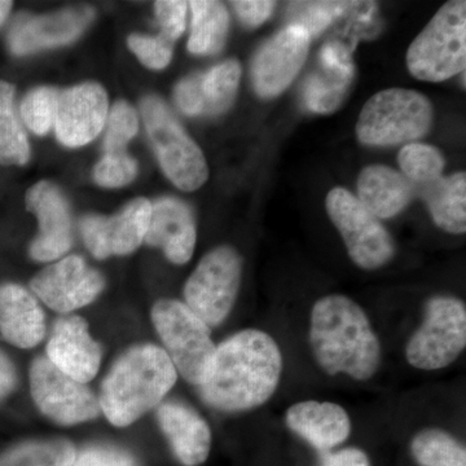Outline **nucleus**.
I'll return each instance as SVG.
<instances>
[{"label": "nucleus", "instance_id": "1", "mask_svg": "<svg viewBox=\"0 0 466 466\" xmlns=\"http://www.w3.org/2000/svg\"><path fill=\"white\" fill-rule=\"evenodd\" d=\"M284 370L280 346L271 334L244 329L217 346L202 400L223 412H244L274 397Z\"/></svg>", "mask_w": 466, "mask_h": 466}, {"label": "nucleus", "instance_id": "2", "mask_svg": "<svg viewBox=\"0 0 466 466\" xmlns=\"http://www.w3.org/2000/svg\"><path fill=\"white\" fill-rule=\"evenodd\" d=\"M309 348L328 376L368 381L381 367V341L366 311L343 294H328L312 306Z\"/></svg>", "mask_w": 466, "mask_h": 466}, {"label": "nucleus", "instance_id": "3", "mask_svg": "<svg viewBox=\"0 0 466 466\" xmlns=\"http://www.w3.org/2000/svg\"><path fill=\"white\" fill-rule=\"evenodd\" d=\"M177 372L164 349L144 343L128 349L101 383L99 403L110 424L125 428L157 407Z\"/></svg>", "mask_w": 466, "mask_h": 466}, {"label": "nucleus", "instance_id": "4", "mask_svg": "<svg viewBox=\"0 0 466 466\" xmlns=\"http://www.w3.org/2000/svg\"><path fill=\"white\" fill-rule=\"evenodd\" d=\"M152 321L177 372L187 382L201 386L217 351L210 328L186 303L175 299L156 302Z\"/></svg>", "mask_w": 466, "mask_h": 466}, {"label": "nucleus", "instance_id": "5", "mask_svg": "<svg viewBox=\"0 0 466 466\" xmlns=\"http://www.w3.org/2000/svg\"><path fill=\"white\" fill-rule=\"evenodd\" d=\"M431 122L428 97L408 88H389L373 95L361 109L357 137L366 146H395L424 137Z\"/></svg>", "mask_w": 466, "mask_h": 466}, {"label": "nucleus", "instance_id": "6", "mask_svg": "<svg viewBox=\"0 0 466 466\" xmlns=\"http://www.w3.org/2000/svg\"><path fill=\"white\" fill-rule=\"evenodd\" d=\"M466 3L447 2L417 35L407 52L410 75L426 82H441L465 72Z\"/></svg>", "mask_w": 466, "mask_h": 466}, {"label": "nucleus", "instance_id": "7", "mask_svg": "<svg viewBox=\"0 0 466 466\" xmlns=\"http://www.w3.org/2000/svg\"><path fill=\"white\" fill-rule=\"evenodd\" d=\"M466 348V306L453 296H435L425 303L421 324L406 345L408 364L440 370L455 363Z\"/></svg>", "mask_w": 466, "mask_h": 466}, {"label": "nucleus", "instance_id": "8", "mask_svg": "<svg viewBox=\"0 0 466 466\" xmlns=\"http://www.w3.org/2000/svg\"><path fill=\"white\" fill-rule=\"evenodd\" d=\"M144 125L165 175L182 191L200 188L208 177L204 153L171 115L164 101L146 97L140 104Z\"/></svg>", "mask_w": 466, "mask_h": 466}, {"label": "nucleus", "instance_id": "9", "mask_svg": "<svg viewBox=\"0 0 466 466\" xmlns=\"http://www.w3.org/2000/svg\"><path fill=\"white\" fill-rule=\"evenodd\" d=\"M325 208L355 265L375 271L394 258L397 247L390 233L348 189H332L328 193Z\"/></svg>", "mask_w": 466, "mask_h": 466}, {"label": "nucleus", "instance_id": "10", "mask_svg": "<svg viewBox=\"0 0 466 466\" xmlns=\"http://www.w3.org/2000/svg\"><path fill=\"white\" fill-rule=\"evenodd\" d=\"M242 276L240 254L228 245L208 251L184 287L186 305L208 325L216 328L232 311Z\"/></svg>", "mask_w": 466, "mask_h": 466}, {"label": "nucleus", "instance_id": "11", "mask_svg": "<svg viewBox=\"0 0 466 466\" xmlns=\"http://www.w3.org/2000/svg\"><path fill=\"white\" fill-rule=\"evenodd\" d=\"M30 391L43 415L56 424H81L101 412L99 400L86 383L61 372L45 357L36 358L30 367Z\"/></svg>", "mask_w": 466, "mask_h": 466}, {"label": "nucleus", "instance_id": "12", "mask_svg": "<svg viewBox=\"0 0 466 466\" xmlns=\"http://www.w3.org/2000/svg\"><path fill=\"white\" fill-rule=\"evenodd\" d=\"M309 41L305 27L291 24L259 48L251 64V82L260 97L271 99L289 87L305 64Z\"/></svg>", "mask_w": 466, "mask_h": 466}, {"label": "nucleus", "instance_id": "13", "mask_svg": "<svg viewBox=\"0 0 466 466\" xmlns=\"http://www.w3.org/2000/svg\"><path fill=\"white\" fill-rule=\"evenodd\" d=\"M104 287L103 276L79 256H69L46 267L30 283L34 293L60 314L90 305Z\"/></svg>", "mask_w": 466, "mask_h": 466}, {"label": "nucleus", "instance_id": "14", "mask_svg": "<svg viewBox=\"0 0 466 466\" xmlns=\"http://www.w3.org/2000/svg\"><path fill=\"white\" fill-rule=\"evenodd\" d=\"M150 210L152 204L148 200L137 198L116 216L85 217L79 228L86 247L97 259L133 253L148 231Z\"/></svg>", "mask_w": 466, "mask_h": 466}, {"label": "nucleus", "instance_id": "15", "mask_svg": "<svg viewBox=\"0 0 466 466\" xmlns=\"http://www.w3.org/2000/svg\"><path fill=\"white\" fill-rule=\"evenodd\" d=\"M108 95L97 84H84L58 92L55 131L69 148L91 143L106 126Z\"/></svg>", "mask_w": 466, "mask_h": 466}, {"label": "nucleus", "instance_id": "16", "mask_svg": "<svg viewBox=\"0 0 466 466\" xmlns=\"http://www.w3.org/2000/svg\"><path fill=\"white\" fill-rule=\"evenodd\" d=\"M94 9L73 7L47 16L18 15L9 29L7 43L15 56H25L76 41L94 20Z\"/></svg>", "mask_w": 466, "mask_h": 466}, {"label": "nucleus", "instance_id": "17", "mask_svg": "<svg viewBox=\"0 0 466 466\" xmlns=\"http://www.w3.org/2000/svg\"><path fill=\"white\" fill-rule=\"evenodd\" d=\"M25 204L39 222V235L30 244V257L38 262H51L66 254L73 242L72 219L57 187L45 180L36 183L27 191Z\"/></svg>", "mask_w": 466, "mask_h": 466}, {"label": "nucleus", "instance_id": "18", "mask_svg": "<svg viewBox=\"0 0 466 466\" xmlns=\"http://www.w3.org/2000/svg\"><path fill=\"white\" fill-rule=\"evenodd\" d=\"M47 359L76 381L87 383L99 372L101 348L81 317L58 319L47 343Z\"/></svg>", "mask_w": 466, "mask_h": 466}, {"label": "nucleus", "instance_id": "19", "mask_svg": "<svg viewBox=\"0 0 466 466\" xmlns=\"http://www.w3.org/2000/svg\"><path fill=\"white\" fill-rule=\"evenodd\" d=\"M284 421L289 431L323 453L345 443L352 429L348 410L328 400L297 401L288 408Z\"/></svg>", "mask_w": 466, "mask_h": 466}, {"label": "nucleus", "instance_id": "20", "mask_svg": "<svg viewBox=\"0 0 466 466\" xmlns=\"http://www.w3.org/2000/svg\"><path fill=\"white\" fill-rule=\"evenodd\" d=\"M355 76L351 52L341 42L327 43L319 56V67L309 76L303 99L311 112L329 115L339 109Z\"/></svg>", "mask_w": 466, "mask_h": 466}, {"label": "nucleus", "instance_id": "21", "mask_svg": "<svg viewBox=\"0 0 466 466\" xmlns=\"http://www.w3.org/2000/svg\"><path fill=\"white\" fill-rule=\"evenodd\" d=\"M196 238L195 219L184 202L165 198L152 204L146 244L161 248L175 265H186L195 251Z\"/></svg>", "mask_w": 466, "mask_h": 466}, {"label": "nucleus", "instance_id": "22", "mask_svg": "<svg viewBox=\"0 0 466 466\" xmlns=\"http://www.w3.org/2000/svg\"><path fill=\"white\" fill-rule=\"evenodd\" d=\"M162 433L175 458L183 466H200L211 450V431L195 410L177 401H167L157 410Z\"/></svg>", "mask_w": 466, "mask_h": 466}, {"label": "nucleus", "instance_id": "23", "mask_svg": "<svg viewBox=\"0 0 466 466\" xmlns=\"http://www.w3.org/2000/svg\"><path fill=\"white\" fill-rule=\"evenodd\" d=\"M46 333L45 312L30 291L14 283L0 284V334L11 345L32 349Z\"/></svg>", "mask_w": 466, "mask_h": 466}, {"label": "nucleus", "instance_id": "24", "mask_svg": "<svg viewBox=\"0 0 466 466\" xmlns=\"http://www.w3.org/2000/svg\"><path fill=\"white\" fill-rule=\"evenodd\" d=\"M417 195L415 184L394 168L372 165L358 179V200L379 219L398 216Z\"/></svg>", "mask_w": 466, "mask_h": 466}, {"label": "nucleus", "instance_id": "25", "mask_svg": "<svg viewBox=\"0 0 466 466\" xmlns=\"http://www.w3.org/2000/svg\"><path fill=\"white\" fill-rule=\"evenodd\" d=\"M416 187V186H415ZM416 191L428 204L435 225L449 233L466 231V174L440 177Z\"/></svg>", "mask_w": 466, "mask_h": 466}, {"label": "nucleus", "instance_id": "26", "mask_svg": "<svg viewBox=\"0 0 466 466\" xmlns=\"http://www.w3.org/2000/svg\"><path fill=\"white\" fill-rule=\"evenodd\" d=\"M192 11V32L188 51L193 55H216L225 46L229 16L219 2L195 0L188 3Z\"/></svg>", "mask_w": 466, "mask_h": 466}, {"label": "nucleus", "instance_id": "27", "mask_svg": "<svg viewBox=\"0 0 466 466\" xmlns=\"http://www.w3.org/2000/svg\"><path fill=\"white\" fill-rule=\"evenodd\" d=\"M15 86L0 81V165L24 167L30 158L25 130L16 112Z\"/></svg>", "mask_w": 466, "mask_h": 466}, {"label": "nucleus", "instance_id": "28", "mask_svg": "<svg viewBox=\"0 0 466 466\" xmlns=\"http://www.w3.org/2000/svg\"><path fill=\"white\" fill-rule=\"evenodd\" d=\"M410 455L420 466H466V450L452 434L426 428L410 441Z\"/></svg>", "mask_w": 466, "mask_h": 466}, {"label": "nucleus", "instance_id": "29", "mask_svg": "<svg viewBox=\"0 0 466 466\" xmlns=\"http://www.w3.org/2000/svg\"><path fill=\"white\" fill-rule=\"evenodd\" d=\"M240 78L241 66L236 60H227L200 75L204 115L217 116L226 112L235 100Z\"/></svg>", "mask_w": 466, "mask_h": 466}, {"label": "nucleus", "instance_id": "30", "mask_svg": "<svg viewBox=\"0 0 466 466\" xmlns=\"http://www.w3.org/2000/svg\"><path fill=\"white\" fill-rule=\"evenodd\" d=\"M76 455L75 444L69 441H26L0 455V466H72Z\"/></svg>", "mask_w": 466, "mask_h": 466}, {"label": "nucleus", "instance_id": "31", "mask_svg": "<svg viewBox=\"0 0 466 466\" xmlns=\"http://www.w3.org/2000/svg\"><path fill=\"white\" fill-rule=\"evenodd\" d=\"M398 159L404 177L416 187L428 186L441 177L443 156L428 144L408 143L401 148Z\"/></svg>", "mask_w": 466, "mask_h": 466}, {"label": "nucleus", "instance_id": "32", "mask_svg": "<svg viewBox=\"0 0 466 466\" xmlns=\"http://www.w3.org/2000/svg\"><path fill=\"white\" fill-rule=\"evenodd\" d=\"M58 92L54 87L34 88L24 97L20 115L24 124L34 134L43 137L55 126Z\"/></svg>", "mask_w": 466, "mask_h": 466}, {"label": "nucleus", "instance_id": "33", "mask_svg": "<svg viewBox=\"0 0 466 466\" xmlns=\"http://www.w3.org/2000/svg\"><path fill=\"white\" fill-rule=\"evenodd\" d=\"M352 3L348 2H303L293 5L296 25L305 27L311 36L319 35L337 17L342 16Z\"/></svg>", "mask_w": 466, "mask_h": 466}, {"label": "nucleus", "instance_id": "34", "mask_svg": "<svg viewBox=\"0 0 466 466\" xmlns=\"http://www.w3.org/2000/svg\"><path fill=\"white\" fill-rule=\"evenodd\" d=\"M139 122L133 106L118 101L110 110L108 127L104 139V153L125 152V147L137 134Z\"/></svg>", "mask_w": 466, "mask_h": 466}, {"label": "nucleus", "instance_id": "35", "mask_svg": "<svg viewBox=\"0 0 466 466\" xmlns=\"http://www.w3.org/2000/svg\"><path fill=\"white\" fill-rule=\"evenodd\" d=\"M137 165L126 152L104 153L94 168L95 182L106 188H118L133 182Z\"/></svg>", "mask_w": 466, "mask_h": 466}, {"label": "nucleus", "instance_id": "36", "mask_svg": "<svg viewBox=\"0 0 466 466\" xmlns=\"http://www.w3.org/2000/svg\"><path fill=\"white\" fill-rule=\"evenodd\" d=\"M128 46L144 66L150 69H164L173 57L174 43L162 35L147 36L134 34L128 38Z\"/></svg>", "mask_w": 466, "mask_h": 466}, {"label": "nucleus", "instance_id": "37", "mask_svg": "<svg viewBox=\"0 0 466 466\" xmlns=\"http://www.w3.org/2000/svg\"><path fill=\"white\" fill-rule=\"evenodd\" d=\"M72 466H139L128 451L109 444H91L76 451Z\"/></svg>", "mask_w": 466, "mask_h": 466}, {"label": "nucleus", "instance_id": "38", "mask_svg": "<svg viewBox=\"0 0 466 466\" xmlns=\"http://www.w3.org/2000/svg\"><path fill=\"white\" fill-rule=\"evenodd\" d=\"M155 9L159 26H161L159 35L174 43L186 29L188 3L177 2V0H161V2L155 3Z\"/></svg>", "mask_w": 466, "mask_h": 466}, {"label": "nucleus", "instance_id": "39", "mask_svg": "<svg viewBox=\"0 0 466 466\" xmlns=\"http://www.w3.org/2000/svg\"><path fill=\"white\" fill-rule=\"evenodd\" d=\"M175 104L187 116L204 115L200 95V73L182 79L174 91Z\"/></svg>", "mask_w": 466, "mask_h": 466}, {"label": "nucleus", "instance_id": "40", "mask_svg": "<svg viewBox=\"0 0 466 466\" xmlns=\"http://www.w3.org/2000/svg\"><path fill=\"white\" fill-rule=\"evenodd\" d=\"M232 5L245 25L257 27L268 20L274 12L276 3L263 2V0H259V2L242 0V2H233Z\"/></svg>", "mask_w": 466, "mask_h": 466}, {"label": "nucleus", "instance_id": "41", "mask_svg": "<svg viewBox=\"0 0 466 466\" xmlns=\"http://www.w3.org/2000/svg\"><path fill=\"white\" fill-rule=\"evenodd\" d=\"M319 466H370V460L366 451L345 447L323 453Z\"/></svg>", "mask_w": 466, "mask_h": 466}, {"label": "nucleus", "instance_id": "42", "mask_svg": "<svg viewBox=\"0 0 466 466\" xmlns=\"http://www.w3.org/2000/svg\"><path fill=\"white\" fill-rule=\"evenodd\" d=\"M16 382L17 376L14 364L5 352L0 351V400L11 394Z\"/></svg>", "mask_w": 466, "mask_h": 466}, {"label": "nucleus", "instance_id": "43", "mask_svg": "<svg viewBox=\"0 0 466 466\" xmlns=\"http://www.w3.org/2000/svg\"><path fill=\"white\" fill-rule=\"evenodd\" d=\"M12 5L14 3L5 2V0H0V26L5 24V21L7 20L9 12H11Z\"/></svg>", "mask_w": 466, "mask_h": 466}]
</instances>
